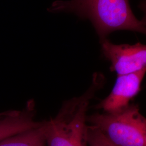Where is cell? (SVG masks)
Masks as SVG:
<instances>
[{"label":"cell","mask_w":146,"mask_h":146,"mask_svg":"<svg viewBox=\"0 0 146 146\" xmlns=\"http://www.w3.org/2000/svg\"><path fill=\"white\" fill-rule=\"evenodd\" d=\"M100 42L102 52L110 63V70L117 75L134 73L146 68L145 44H116L107 38Z\"/></svg>","instance_id":"277c9868"},{"label":"cell","mask_w":146,"mask_h":146,"mask_svg":"<svg viewBox=\"0 0 146 146\" xmlns=\"http://www.w3.org/2000/svg\"><path fill=\"white\" fill-rule=\"evenodd\" d=\"M53 13L70 12L92 23L100 41L110 33L129 31L146 35V24L138 20L129 0H69L55 1L49 9Z\"/></svg>","instance_id":"6da1fadb"},{"label":"cell","mask_w":146,"mask_h":146,"mask_svg":"<svg viewBox=\"0 0 146 146\" xmlns=\"http://www.w3.org/2000/svg\"><path fill=\"white\" fill-rule=\"evenodd\" d=\"M104 83V75L95 74L90 86L83 95L65 101L57 115L43 122L47 146H88L87 111L90 100Z\"/></svg>","instance_id":"7a4b0ae2"},{"label":"cell","mask_w":146,"mask_h":146,"mask_svg":"<svg viewBox=\"0 0 146 146\" xmlns=\"http://www.w3.org/2000/svg\"><path fill=\"white\" fill-rule=\"evenodd\" d=\"M146 73V68L134 73L117 75L110 95L98 104L96 108L110 113L129 104V101L140 92Z\"/></svg>","instance_id":"5b68a950"},{"label":"cell","mask_w":146,"mask_h":146,"mask_svg":"<svg viewBox=\"0 0 146 146\" xmlns=\"http://www.w3.org/2000/svg\"><path fill=\"white\" fill-rule=\"evenodd\" d=\"M42 125L8 137L0 141V146H47Z\"/></svg>","instance_id":"52a82bcc"},{"label":"cell","mask_w":146,"mask_h":146,"mask_svg":"<svg viewBox=\"0 0 146 146\" xmlns=\"http://www.w3.org/2000/svg\"><path fill=\"white\" fill-rule=\"evenodd\" d=\"M87 133L88 146H115L94 125H87Z\"/></svg>","instance_id":"ba28073f"},{"label":"cell","mask_w":146,"mask_h":146,"mask_svg":"<svg viewBox=\"0 0 146 146\" xmlns=\"http://www.w3.org/2000/svg\"><path fill=\"white\" fill-rule=\"evenodd\" d=\"M87 121L99 128L115 146H146V118L137 104L94 114L87 116Z\"/></svg>","instance_id":"3957f363"},{"label":"cell","mask_w":146,"mask_h":146,"mask_svg":"<svg viewBox=\"0 0 146 146\" xmlns=\"http://www.w3.org/2000/svg\"><path fill=\"white\" fill-rule=\"evenodd\" d=\"M138 7L143 13L144 14L142 21L146 24V0H142Z\"/></svg>","instance_id":"9c48e42d"},{"label":"cell","mask_w":146,"mask_h":146,"mask_svg":"<svg viewBox=\"0 0 146 146\" xmlns=\"http://www.w3.org/2000/svg\"><path fill=\"white\" fill-rule=\"evenodd\" d=\"M34 101H28L20 110H11L0 114V141L21 132L40 127L42 122L35 120Z\"/></svg>","instance_id":"8992f818"}]
</instances>
